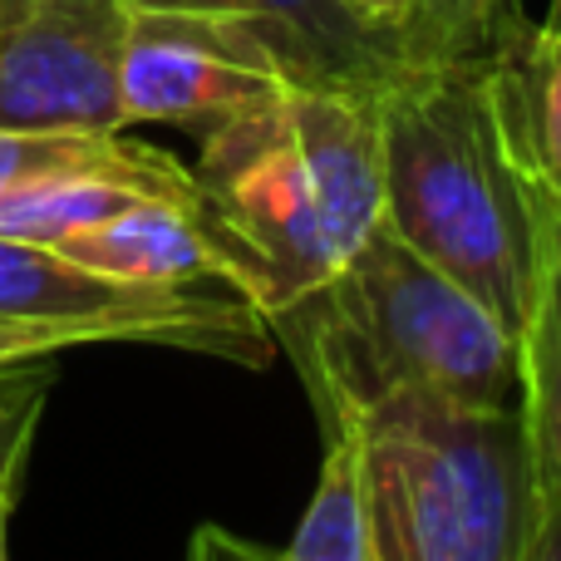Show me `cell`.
Returning <instances> with one entry per match:
<instances>
[{"label":"cell","mask_w":561,"mask_h":561,"mask_svg":"<svg viewBox=\"0 0 561 561\" xmlns=\"http://www.w3.org/2000/svg\"><path fill=\"white\" fill-rule=\"evenodd\" d=\"M375 89L296 84L197 128L203 203L266 320L320 296L379 227Z\"/></svg>","instance_id":"1"},{"label":"cell","mask_w":561,"mask_h":561,"mask_svg":"<svg viewBox=\"0 0 561 561\" xmlns=\"http://www.w3.org/2000/svg\"><path fill=\"white\" fill-rule=\"evenodd\" d=\"M0 320L35 325L65 345H168L232 365H262L276 345L272 320L242 290L213 280L158 286L108 276L49 242L0 232Z\"/></svg>","instance_id":"5"},{"label":"cell","mask_w":561,"mask_h":561,"mask_svg":"<svg viewBox=\"0 0 561 561\" xmlns=\"http://www.w3.org/2000/svg\"><path fill=\"white\" fill-rule=\"evenodd\" d=\"M65 345L59 335H49V330H35V325H15V320H0V359H35V355H65Z\"/></svg>","instance_id":"17"},{"label":"cell","mask_w":561,"mask_h":561,"mask_svg":"<svg viewBox=\"0 0 561 561\" xmlns=\"http://www.w3.org/2000/svg\"><path fill=\"white\" fill-rule=\"evenodd\" d=\"M173 5L227 10L276 30L320 84L375 89L409 59L394 35L365 25L345 0H173Z\"/></svg>","instance_id":"12"},{"label":"cell","mask_w":561,"mask_h":561,"mask_svg":"<svg viewBox=\"0 0 561 561\" xmlns=\"http://www.w3.org/2000/svg\"><path fill=\"white\" fill-rule=\"evenodd\" d=\"M148 193L114 178H55V183H30L0 197V232L30 237V242H59V237L94 227L104 217L124 213L128 203H144ZM158 203V197H153Z\"/></svg>","instance_id":"14"},{"label":"cell","mask_w":561,"mask_h":561,"mask_svg":"<svg viewBox=\"0 0 561 561\" xmlns=\"http://www.w3.org/2000/svg\"><path fill=\"white\" fill-rule=\"evenodd\" d=\"M350 10H355L365 25L385 30V35H394L399 45H404V30L409 20H414V0H345Z\"/></svg>","instance_id":"18"},{"label":"cell","mask_w":561,"mask_h":561,"mask_svg":"<svg viewBox=\"0 0 561 561\" xmlns=\"http://www.w3.org/2000/svg\"><path fill=\"white\" fill-rule=\"evenodd\" d=\"M49 247L108 276L158 280V286L217 280V286H232L247 296V266L237 247L222 237V227L213 222V213H187V207L153 203V197L128 203L124 213L104 217L94 227H79V232L59 237Z\"/></svg>","instance_id":"9"},{"label":"cell","mask_w":561,"mask_h":561,"mask_svg":"<svg viewBox=\"0 0 561 561\" xmlns=\"http://www.w3.org/2000/svg\"><path fill=\"white\" fill-rule=\"evenodd\" d=\"M55 379H59V355L0 365V561L10 552V517H15L20 493H25L30 454H35Z\"/></svg>","instance_id":"16"},{"label":"cell","mask_w":561,"mask_h":561,"mask_svg":"<svg viewBox=\"0 0 561 561\" xmlns=\"http://www.w3.org/2000/svg\"><path fill=\"white\" fill-rule=\"evenodd\" d=\"M493 84L527 178L561 203V30L527 25L493 55Z\"/></svg>","instance_id":"13"},{"label":"cell","mask_w":561,"mask_h":561,"mask_svg":"<svg viewBox=\"0 0 561 561\" xmlns=\"http://www.w3.org/2000/svg\"><path fill=\"white\" fill-rule=\"evenodd\" d=\"M0 365H15V359H0Z\"/></svg>","instance_id":"21"},{"label":"cell","mask_w":561,"mask_h":561,"mask_svg":"<svg viewBox=\"0 0 561 561\" xmlns=\"http://www.w3.org/2000/svg\"><path fill=\"white\" fill-rule=\"evenodd\" d=\"M320 84L300 55L247 15L173 0H128L124 65V124H213L252 104Z\"/></svg>","instance_id":"6"},{"label":"cell","mask_w":561,"mask_h":561,"mask_svg":"<svg viewBox=\"0 0 561 561\" xmlns=\"http://www.w3.org/2000/svg\"><path fill=\"white\" fill-rule=\"evenodd\" d=\"M55 178H114L158 203L207 213L197 173L153 144L118 134H84V128H0V197L30 183Z\"/></svg>","instance_id":"11"},{"label":"cell","mask_w":561,"mask_h":561,"mask_svg":"<svg viewBox=\"0 0 561 561\" xmlns=\"http://www.w3.org/2000/svg\"><path fill=\"white\" fill-rule=\"evenodd\" d=\"M533 183V178H527ZM517 424L533 463L537 527L527 561L561 557V203L533 183V272L517 316Z\"/></svg>","instance_id":"8"},{"label":"cell","mask_w":561,"mask_h":561,"mask_svg":"<svg viewBox=\"0 0 561 561\" xmlns=\"http://www.w3.org/2000/svg\"><path fill=\"white\" fill-rule=\"evenodd\" d=\"M325 428L320 478L286 542L290 561H379L375 557V507H369V468H365V424L355 394L325 369H300Z\"/></svg>","instance_id":"10"},{"label":"cell","mask_w":561,"mask_h":561,"mask_svg":"<svg viewBox=\"0 0 561 561\" xmlns=\"http://www.w3.org/2000/svg\"><path fill=\"white\" fill-rule=\"evenodd\" d=\"M379 217L517 330L533 272V183L493 59H404L375 89Z\"/></svg>","instance_id":"3"},{"label":"cell","mask_w":561,"mask_h":561,"mask_svg":"<svg viewBox=\"0 0 561 561\" xmlns=\"http://www.w3.org/2000/svg\"><path fill=\"white\" fill-rule=\"evenodd\" d=\"M542 25L561 30V0H547V15H542Z\"/></svg>","instance_id":"20"},{"label":"cell","mask_w":561,"mask_h":561,"mask_svg":"<svg viewBox=\"0 0 561 561\" xmlns=\"http://www.w3.org/2000/svg\"><path fill=\"white\" fill-rule=\"evenodd\" d=\"M128 0H30L0 25V128L118 134Z\"/></svg>","instance_id":"7"},{"label":"cell","mask_w":561,"mask_h":561,"mask_svg":"<svg viewBox=\"0 0 561 561\" xmlns=\"http://www.w3.org/2000/svg\"><path fill=\"white\" fill-rule=\"evenodd\" d=\"M290 310H310L359 365L385 379L478 409H513L517 399L513 330L385 217L345 272Z\"/></svg>","instance_id":"4"},{"label":"cell","mask_w":561,"mask_h":561,"mask_svg":"<svg viewBox=\"0 0 561 561\" xmlns=\"http://www.w3.org/2000/svg\"><path fill=\"white\" fill-rule=\"evenodd\" d=\"M25 5H30V0H0V25H10V20H15Z\"/></svg>","instance_id":"19"},{"label":"cell","mask_w":561,"mask_h":561,"mask_svg":"<svg viewBox=\"0 0 561 561\" xmlns=\"http://www.w3.org/2000/svg\"><path fill=\"white\" fill-rule=\"evenodd\" d=\"M272 330L300 369H325L355 394L379 561H527L537 497L517 409L375 375L310 310H280Z\"/></svg>","instance_id":"2"},{"label":"cell","mask_w":561,"mask_h":561,"mask_svg":"<svg viewBox=\"0 0 561 561\" xmlns=\"http://www.w3.org/2000/svg\"><path fill=\"white\" fill-rule=\"evenodd\" d=\"M527 30L523 0H414L409 59H493Z\"/></svg>","instance_id":"15"}]
</instances>
